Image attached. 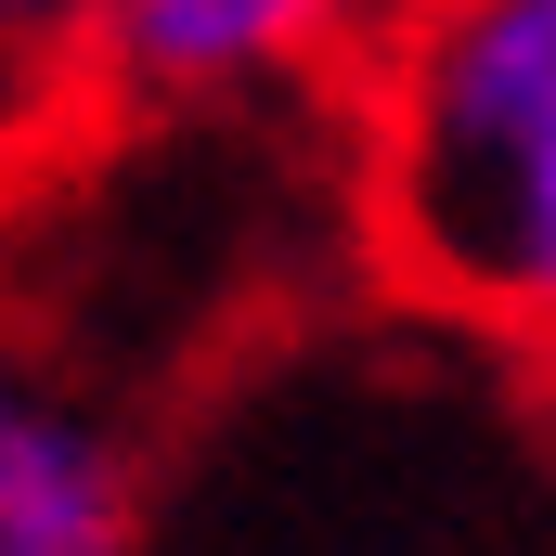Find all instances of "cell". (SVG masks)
<instances>
[{
    "mask_svg": "<svg viewBox=\"0 0 556 556\" xmlns=\"http://www.w3.org/2000/svg\"><path fill=\"white\" fill-rule=\"evenodd\" d=\"M65 13L78 0H0V130L39 104V78L65 65Z\"/></svg>",
    "mask_w": 556,
    "mask_h": 556,
    "instance_id": "cell-4",
    "label": "cell"
},
{
    "mask_svg": "<svg viewBox=\"0 0 556 556\" xmlns=\"http://www.w3.org/2000/svg\"><path fill=\"white\" fill-rule=\"evenodd\" d=\"M142 479L104 389L0 311V556H130Z\"/></svg>",
    "mask_w": 556,
    "mask_h": 556,
    "instance_id": "cell-3",
    "label": "cell"
},
{
    "mask_svg": "<svg viewBox=\"0 0 556 556\" xmlns=\"http://www.w3.org/2000/svg\"><path fill=\"white\" fill-rule=\"evenodd\" d=\"M389 0H78L65 78H91L130 117H260L298 91H337Z\"/></svg>",
    "mask_w": 556,
    "mask_h": 556,
    "instance_id": "cell-2",
    "label": "cell"
},
{
    "mask_svg": "<svg viewBox=\"0 0 556 556\" xmlns=\"http://www.w3.org/2000/svg\"><path fill=\"white\" fill-rule=\"evenodd\" d=\"M337 130L389 285L556 363V0H389Z\"/></svg>",
    "mask_w": 556,
    "mask_h": 556,
    "instance_id": "cell-1",
    "label": "cell"
}]
</instances>
